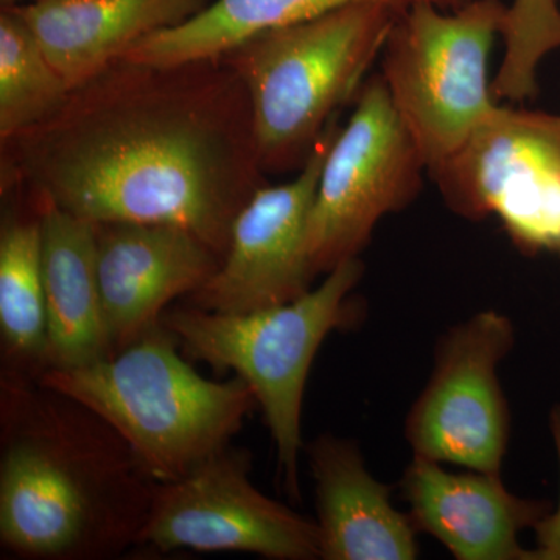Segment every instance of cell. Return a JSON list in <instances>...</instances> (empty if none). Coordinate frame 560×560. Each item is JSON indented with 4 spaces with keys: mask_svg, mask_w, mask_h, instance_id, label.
<instances>
[{
    "mask_svg": "<svg viewBox=\"0 0 560 560\" xmlns=\"http://www.w3.org/2000/svg\"><path fill=\"white\" fill-rule=\"evenodd\" d=\"M315 481L320 559L412 560L418 528L368 470L357 442L320 434L304 447Z\"/></svg>",
    "mask_w": 560,
    "mask_h": 560,
    "instance_id": "14",
    "label": "cell"
},
{
    "mask_svg": "<svg viewBox=\"0 0 560 560\" xmlns=\"http://www.w3.org/2000/svg\"><path fill=\"white\" fill-rule=\"evenodd\" d=\"M340 128L334 117L293 179L268 183L243 206L219 270L189 304L242 315L289 304L312 290L316 275L308 257V221L324 161Z\"/></svg>",
    "mask_w": 560,
    "mask_h": 560,
    "instance_id": "11",
    "label": "cell"
},
{
    "mask_svg": "<svg viewBox=\"0 0 560 560\" xmlns=\"http://www.w3.org/2000/svg\"><path fill=\"white\" fill-rule=\"evenodd\" d=\"M24 202L0 224L2 370L38 378L47 370L43 231L38 210Z\"/></svg>",
    "mask_w": 560,
    "mask_h": 560,
    "instance_id": "18",
    "label": "cell"
},
{
    "mask_svg": "<svg viewBox=\"0 0 560 560\" xmlns=\"http://www.w3.org/2000/svg\"><path fill=\"white\" fill-rule=\"evenodd\" d=\"M506 9L503 0H469L455 10L422 2L397 14L390 27L381 77L427 172L499 105L489 57Z\"/></svg>",
    "mask_w": 560,
    "mask_h": 560,
    "instance_id": "6",
    "label": "cell"
},
{
    "mask_svg": "<svg viewBox=\"0 0 560 560\" xmlns=\"http://www.w3.org/2000/svg\"><path fill=\"white\" fill-rule=\"evenodd\" d=\"M0 2H2V5H20V3L25 2V0H0Z\"/></svg>",
    "mask_w": 560,
    "mask_h": 560,
    "instance_id": "22",
    "label": "cell"
},
{
    "mask_svg": "<svg viewBox=\"0 0 560 560\" xmlns=\"http://www.w3.org/2000/svg\"><path fill=\"white\" fill-rule=\"evenodd\" d=\"M35 209L43 231L47 370L108 359L116 349L103 312L95 224L54 206Z\"/></svg>",
    "mask_w": 560,
    "mask_h": 560,
    "instance_id": "16",
    "label": "cell"
},
{
    "mask_svg": "<svg viewBox=\"0 0 560 560\" xmlns=\"http://www.w3.org/2000/svg\"><path fill=\"white\" fill-rule=\"evenodd\" d=\"M558 254H559V256H560V249L558 250Z\"/></svg>",
    "mask_w": 560,
    "mask_h": 560,
    "instance_id": "23",
    "label": "cell"
},
{
    "mask_svg": "<svg viewBox=\"0 0 560 560\" xmlns=\"http://www.w3.org/2000/svg\"><path fill=\"white\" fill-rule=\"evenodd\" d=\"M250 466L249 452L230 445L186 477L158 482L135 547L320 559L316 521L261 493Z\"/></svg>",
    "mask_w": 560,
    "mask_h": 560,
    "instance_id": "9",
    "label": "cell"
},
{
    "mask_svg": "<svg viewBox=\"0 0 560 560\" xmlns=\"http://www.w3.org/2000/svg\"><path fill=\"white\" fill-rule=\"evenodd\" d=\"M501 39L504 54L493 79V95L512 103L536 97L541 61L560 50L559 0H512Z\"/></svg>",
    "mask_w": 560,
    "mask_h": 560,
    "instance_id": "20",
    "label": "cell"
},
{
    "mask_svg": "<svg viewBox=\"0 0 560 560\" xmlns=\"http://www.w3.org/2000/svg\"><path fill=\"white\" fill-rule=\"evenodd\" d=\"M514 342L511 319L497 311L477 313L445 331L430 381L405 420L412 455L500 474L511 415L499 368Z\"/></svg>",
    "mask_w": 560,
    "mask_h": 560,
    "instance_id": "10",
    "label": "cell"
},
{
    "mask_svg": "<svg viewBox=\"0 0 560 560\" xmlns=\"http://www.w3.org/2000/svg\"><path fill=\"white\" fill-rule=\"evenodd\" d=\"M368 2L383 3L401 13L416 3L455 10L469 0H215L183 25L139 40L121 60L162 66L213 60L256 33Z\"/></svg>",
    "mask_w": 560,
    "mask_h": 560,
    "instance_id": "17",
    "label": "cell"
},
{
    "mask_svg": "<svg viewBox=\"0 0 560 560\" xmlns=\"http://www.w3.org/2000/svg\"><path fill=\"white\" fill-rule=\"evenodd\" d=\"M189 361L160 323L108 359L38 381L101 416L154 481L168 482L230 447L259 407L238 375L208 381Z\"/></svg>",
    "mask_w": 560,
    "mask_h": 560,
    "instance_id": "3",
    "label": "cell"
},
{
    "mask_svg": "<svg viewBox=\"0 0 560 560\" xmlns=\"http://www.w3.org/2000/svg\"><path fill=\"white\" fill-rule=\"evenodd\" d=\"M0 153L2 195L91 223L173 224L221 257L268 184L248 92L223 58L114 62Z\"/></svg>",
    "mask_w": 560,
    "mask_h": 560,
    "instance_id": "1",
    "label": "cell"
},
{
    "mask_svg": "<svg viewBox=\"0 0 560 560\" xmlns=\"http://www.w3.org/2000/svg\"><path fill=\"white\" fill-rule=\"evenodd\" d=\"M94 224L103 312L116 352L158 326L176 298L197 293L223 261L194 232L173 224Z\"/></svg>",
    "mask_w": 560,
    "mask_h": 560,
    "instance_id": "12",
    "label": "cell"
},
{
    "mask_svg": "<svg viewBox=\"0 0 560 560\" xmlns=\"http://www.w3.org/2000/svg\"><path fill=\"white\" fill-rule=\"evenodd\" d=\"M70 88L16 5L0 11V140L35 127L65 105Z\"/></svg>",
    "mask_w": 560,
    "mask_h": 560,
    "instance_id": "19",
    "label": "cell"
},
{
    "mask_svg": "<svg viewBox=\"0 0 560 560\" xmlns=\"http://www.w3.org/2000/svg\"><path fill=\"white\" fill-rule=\"evenodd\" d=\"M210 0H28L16 5L70 91L120 61L139 40L171 31Z\"/></svg>",
    "mask_w": 560,
    "mask_h": 560,
    "instance_id": "15",
    "label": "cell"
},
{
    "mask_svg": "<svg viewBox=\"0 0 560 560\" xmlns=\"http://www.w3.org/2000/svg\"><path fill=\"white\" fill-rule=\"evenodd\" d=\"M363 272L359 257L327 272L318 289L279 307L232 315L187 304L161 318L187 359L208 364L217 375L232 371L248 383L275 441L279 481L293 501L301 499V418L308 372L331 331L355 320L350 293Z\"/></svg>",
    "mask_w": 560,
    "mask_h": 560,
    "instance_id": "5",
    "label": "cell"
},
{
    "mask_svg": "<svg viewBox=\"0 0 560 560\" xmlns=\"http://www.w3.org/2000/svg\"><path fill=\"white\" fill-rule=\"evenodd\" d=\"M425 171L382 77H372L320 172L307 237L315 275L359 259L378 221L416 200Z\"/></svg>",
    "mask_w": 560,
    "mask_h": 560,
    "instance_id": "7",
    "label": "cell"
},
{
    "mask_svg": "<svg viewBox=\"0 0 560 560\" xmlns=\"http://www.w3.org/2000/svg\"><path fill=\"white\" fill-rule=\"evenodd\" d=\"M397 14L352 3L256 33L221 57L248 92L261 171L304 167L338 108L359 95Z\"/></svg>",
    "mask_w": 560,
    "mask_h": 560,
    "instance_id": "4",
    "label": "cell"
},
{
    "mask_svg": "<svg viewBox=\"0 0 560 560\" xmlns=\"http://www.w3.org/2000/svg\"><path fill=\"white\" fill-rule=\"evenodd\" d=\"M400 489L416 528L458 560H530L533 552L522 547L521 534L534 529L551 510L545 501L512 493L500 474H455L415 455Z\"/></svg>",
    "mask_w": 560,
    "mask_h": 560,
    "instance_id": "13",
    "label": "cell"
},
{
    "mask_svg": "<svg viewBox=\"0 0 560 560\" xmlns=\"http://www.w3.org/2000/svg\"><path fill=\"white\" fill-rule=\"evenodd\" d=\"M158 482L108 423L38 378H0V544L31 560L135 547Z\"/></svg>",
    "mask_w": 560,
    "mask_h": 560,
    "instance_id": "2",
    "label": "cell"
},
{
    "mask_svg": "<svg viewBox=\"0 0 560 560\" xmlns=\"http://www.w3.org/2000/svg\"><path fill=\"white\" fill-rule=\"evenodd\" d=\"M550 430L558 453L560 471V404L556 405L550 415ZM536 547L530 550V560H560V495L555 511L548 512L534 526Z\"/></svg>",
    "mask_w": 560,
    "mask_h": 560,
    "instance_id": "21",
    "label": "cell"
},
{
    "mask_svg": "<svg viewBox=\"0 0 560 560\" xmlns=\"http://www.w3.org/2000/svg\"><path fill=\"white\" fill-rule=\"evenodd\" d=\"M429 173L464 219L499 217L526 253L560 249V114L497 105Z\"/></svg>",
    "mask_w": 560,
    "mask_h": 560,
    "instance_id": "8",
    "label": "cell"
}]
</instances>
